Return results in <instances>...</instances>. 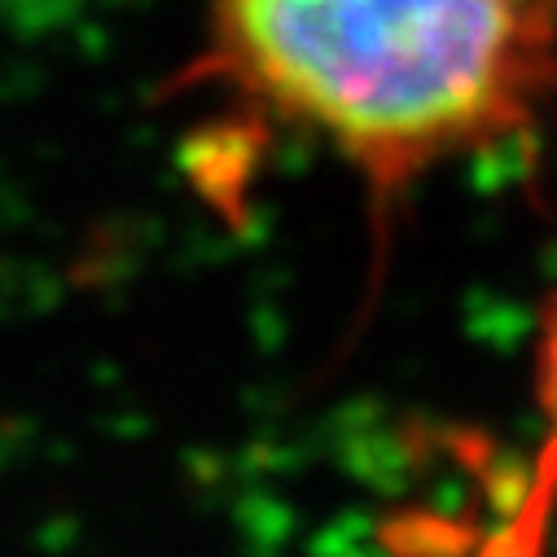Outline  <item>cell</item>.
<instances>
[{
  "label": "cell",
  "mask_w": 557,
  "mask_h": 557,
  "mask_svg": "<svg viewBox=\"0 0 557 557\" xmlns=\"http://www.w3.org/2000/svg\"><path fill=\"white\" fill-rule=\"evenodd\" d=\"M531 382H535V408L544 417L548 435V474L557 483V295L540 308L535 325V351H531Z\"/></svg>",
  "instance_id": "2"
},
{
  "label": "cell",
  "mask_w": 557,
  "mask_h": 557,
  "mask_svg": "<svg viewBox=\"0 0 557 557\" xmlns=\"http://www.w3.org/2000/svg\"><path fill=\"white\" fill-rule=\"evenodd\" d=\"M181 88L325 150L391 215L548 119L557 0H211Z\"/></svg>",
  "instance_id": "1"
}]
</instances>
